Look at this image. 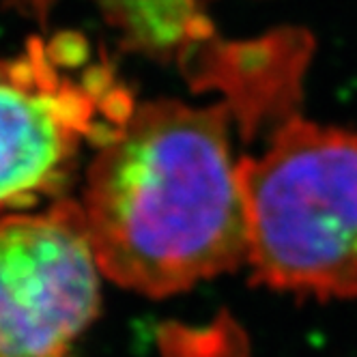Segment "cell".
<instances>
[{
	"label": "cell",
	"mask_w": 357,
	"mask_h": 357,
	"mask_svg": "<svg viewBox=\"0 0 357 357\" xmlns=\"http://www.w3.org/2000/svg\"><path fill=\"white\" fill-rule=\"evenodd\" d=\"M228 121V104L146 101L97 149L80 205L112 282L166 297L248 259Z\"/></svg>",
	"instance_id": "cell-1"
},
{
	"label": "cell",
	"mask_w": 357,
	"mask_h": 357,
	"mask_svg": "<svg viewBox=\"0 0 357 357\" xmlns=\"http://www.w3.org/2000/svg\"><path fill=\"white\" fill-rule=\"evenodd\" d=\"M237 174L254 282L357 297V132L293 114Z\"/></svg>",
	"instance_id": "cell-2"
},
{
	"label": "cell",
	"mask_w": 357,
	"mask_h": 357,
	"mask_svg": "<svg viewBox=\"0 0 357 357\" xmlns=\"http://www.w3.org/2000/svg\"><path fill=\"white\" fill-rule=\"evenodd\" d=\"M132 112L114 65L80 33L33 37L0 59V213L63 198L82 149L112 142Z\"/></svg>",
	"instance_id": "cell-3"
},
{
	"label": "cell",
	"mask_w": 357,
	"mask_h": 357,
	"mask_svg": "<svg viewBox=\"0 0 357 357\" xmlns=\"http://www.w3.org/2000/svg\"><path fill=\"white\" fill-rule=\"evenodd\" d=\"M99 271L78 200L0 218V357H67L99 312Z\"/></svg>",
	"instance_id": "cell-4"
},
{
	"label": "cell",
	"mask_w": 357,
	"mask_h": 357,
	"mask_svg": "<svg viewBox=\"0 0 357 357\" xmlns=\"http://www.w3.org/2000/svg\"><path fill=\"white\" fill-rule=\"evenodd\" d=\"M56 0H7L22 13L45 17ZM125 47L170 59L192 45H205L213 31L200 0H91Z\"/></svg>",
	"instance_id": "cell-5"
}]
</instances>
